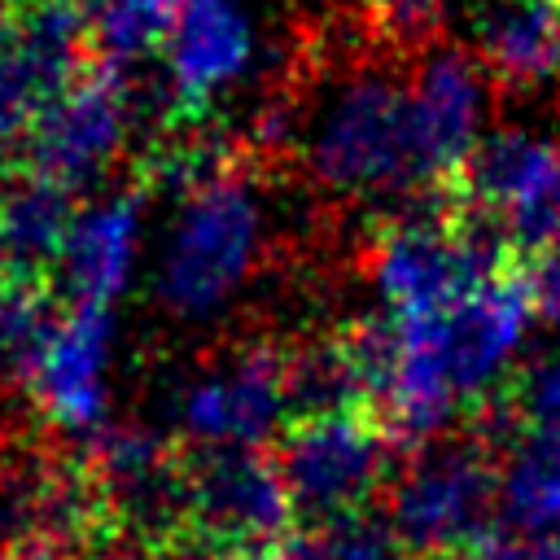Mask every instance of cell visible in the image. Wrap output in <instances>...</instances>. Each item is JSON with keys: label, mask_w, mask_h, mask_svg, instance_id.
Masks as SVG:
<instances>
[{"label": "cell", "mask_w": 560, "mask_h": 560, "mask_svg": "<svg viewBox=\"0 0 560 560\" xmlns=\"http://www.w3.org/2000/svg\"><path fill=\"white\" fill-rule=\"evenodd\" d=\"M13 267H9V254H4V245H0V306H4V298H9V289H13Z\"/></svg>", "instance_id": "ffe728a7"}, {"label": "cell", "mask_w": 560, "mask_h": 560, "mask_svg": "<svg viewBox=\"0 0 560 560\" xmlns=\"http://www.w3.org/2000/svg\"><path fill=\"white\" fill-rule=\"evenodd\" d=\"M529 280H534V306H538V315L560 328V236L534 258Z\"/></svg>", "instance_id": "e0dca14e"}, {"label": "cell", "mask_w": 560, "mask_h": 560, "mask_svg": "<svg viewBox=\"0 0 560 560\" xmlns=\"http://www.w3.org/2000/svg\"><path fill=\"white\" fill-rule=\"evenodd\" d=\"M249 57V26L232 9V0H188L179 9V22L166 39V66H171V122L188 127L206 101L228 88Z\"/></svg>", "instance_id": "30bf717a"}, {"label": "cell", "mask_w": 560, "mask_h": 560, "mask_svg": "<svg viewBox=\"0 0 560 560\" xmlns=\"http://www.w3.org/2000/svg\"><path fill=\"white\" fill-rule=\"evenodd\" d=\"M486 74L464 48H424L411 74V109H416V144L438 192L477 149V122L486 101Z\"/></svg>", "instance_id": "ba28073f"}, {"label": "cell", "mask_w": 560, "mask_h": 560, "mask_svg": "<svg viewBox=\"0 0 560 560\" xmlns=\"http://www.w3.org/2000/svg\"><path fill=\"white\" fill-rule=\"evenodd\" d=\"M136 210L131 201H109L79 214L66 254L52 271V293L66 306H109L131 271Z\"/></svg>", "instance_id": "4fadbf2b"}, {"label": "cell", "mask_w": 560, "mask_h": 560, "mask_svg": "<svg viewBox=\"0 0 560 560\" xmlns=\"http://www.w3.org/2000/svg\"><path fill=\"white\" fill-rule=\"evenodd\" d=\"M127 136V88L122 70L105 61H88L79 79L48 101V109L35 118V127L22 140L18 166L35 171L39 179L79 192L88 179H96Z\"/></svg>", "instance_id": "8992f818"}, {"label": "cell", "mask_w": 560, "mask_h": 560, "mask_svg": "<svg viewBox=\"0 0 560 560\" xmlns=\"http://www.w3.org/2000/svg\"><path fill=\"white\" fill-rule=\"evenodd\" d=\"M398 438L368 407L289 416L276 433V468L293 516L306 529H332L372 512L398 477Z\"/></svg>", "instance_id": "3957f363"}, {"label": "cell", "mask_w": 560, "mask_h": 560, "mask_svg": "<svg viewBox=\"0 0 560 560\" xmlns=\"http://www.w3.org/2000/svg\"><path fill=\"white\" fill-rule=\"evenodd\" d=\"M0 560H70L66 551L48 547V542H4L0 547Z\"/></svg>", "instance_id": "d6986e66"}, {"label": "cell", "mask_w": 560, "mask_h": 560, "mask_svg": "<svg viewBox=\"0 0 560 560\" xmlns=\"http://www.w3.org/2000/svg\"><path fill=\"white\" fill-rule=\"evenodd\" d=\"M74 223V192L39 179L26 166H13L0 179V245L9 254L13 276L52 284Z\"/></svg>", "instance_id": "7c38bea8"}, {"label": "cell", "mask_w": 560, "mask_h": 560, "mask_svg": "<svg viewBox=\"0 0 560 560\" xmlns=\"http://www.w3.org/2000/svg\"><path fill=\"white\" fill-rule=\"evenodd\" d=\"M184 0H109L88 18V52L92 61L122 66L140 52H153L171 39Z\"/></svg>", "instance_id": "9a60e30c"}, {"label": "cell", "mask_w": 560, "mask_h": 560, "mask_svg": "<svg viewBox=\"0 0 560 560\" xmlns=\"http://www.w3.org/2000/svg\"><path fill=\"white\" fill-rule=\"evenodd\" d=\"M280 468L258 446H184L175 560H249L298 529Z\"/></svg>", "instance_id": "277c9868"}, {"label": "cell", "mask_w": 560, "mask_h": 560, "mask_svg": "<svg viewBox=\"0 0 560 560\" xmlns=\"http://www.w3.org/2000/svg\"><path fill=\"white\" fill-rule=\"evenodd\" d=\"M267 560H328V547H324V534L302 529V534L284 538L280 547H271Z\"/></svg>", "instance_id": "ac0fdd59"}, {"label": "cell", "mask_w": 560, "mask_h": 560, "mask_svg": "<svg viewBox=\"0 0 560 560\" xmlns=\"http://www.w3.org/2000/svg\"><path fill=\"white\" fill-rule=\"evenodd\" d=\"M503 512L525 534L560 529V429H516L508 438Z\"/></svg>", "instance_id": "5bb4252c"}, {"label": "cell", "mask_w": 560, "mask_h": 560, "mask_svg": "<svg viewBox=\"0 0 560 560\" xmlns=\"http://www.w3.org/2000/svg\"><path fill=\"white\" fill-rule=\"evenodd\" d=\"M556 210H560V136H556Z\"/></svg>", "instance_id": "7402d4cb"}, {"label": "cell", "mask_w": 560, "mask_h": 560, "mask_svg": "<svg viewBox=\"0 0 560 560\" xmlns=\"http://www.w3.org/2000/svg\"><path fill=\"white\" fill-rule=\"evenodd\" d=\"M411 52L372 39L363 26L337 79L319 88L306 122L289 127V153H302L319 192L341 201H385L429 192L411 109Z\"/></svg>", "instance_id": "6da1fadb"}, {"label": "cell", "mask_w": 560, "mask_h": 560, "mask_svg": "<svg viewBox=\"0 0 560 560\" xmlns=\"http://www.w3.org/2000/svg\"><path fill=\"white\" fill-rule=\"evenodd\" d=\"M389 529L416 560H464L494 538L503 455L481 429L433 438L389 486Z\"/></svg>", "instance_id": "7a4b0ae2"}, {"label": "cell", "mask_w": 560, "mask_h": 560, "mask_svg": "<svg viewBox=\"0 0 560 560\" xmlns=\"http://www.w3.org/2000/svg\"><path fill=\"white\" fill-rule=\"evenodd\" d=\"M289 407V346L249 337L219 350L184 394V433L192 446H254L280 433Z\"/></svg>", "instance_id": "52a82bcc"}, {"label": "cell", "mask_w": 560, "mask_h": 560, "mask_svg": "<svg viewBox=\"0 0 560 560\" xmlns=\"http://www.w3.org/2000/svg\"><path fill=\"white\" fill-rule=\"evenodd\" d=\"M556 4H560V0H556Z\"/></svg>", "instance_id": "603a6c76"}, {"label": "cell", "mask_w": 560, "mask_h": 560, "mask_svg": "<svg viewBox=\"0 0 560 560\" xmlns=\"http://www.w3.org/2000/svg\"><path fill=\"white\" fill-rule=\"evenodd\" d=\"M70 4H74V9L83 13V18H92V13H96V9H105L109 0H70Z\"/></svg>", "instance_id": "44dd1931"}, {"label": "cell", "mask_w": 560, "mask_h": 560, "mask_svg": "<svg viewBox=\"0 0 560 560\" xmlns=\"http://www.w3.org/2000/svg\"><path fill=\"white\" fill-rule=\"evenodd\" d=\"M105 350H109V306H66L35 354V363L22 372L39 416L57 429L83 433L105 411Z\"/></svg>", "instance_id": "9c48e42d"}, {"label": "cell", "mask_w": 560, "mask_h": 560, "mask_svg": "<svg viewBox=\"0 0 560 560\" xmlns=\"http://www.w3.org/2000/svg\"><path fill=\"white\" fill-rule=\"evenodd\" d=\"M262 254V210L245 171H232L184 197L166 241L158 289L171 311L201 315L219 306Z\"/></svg>", "instance_id": "5b68a950"}, {"label": "cell", "mask_w": 560, "mask_h": 560, "mask_svg": "<svg viewBox=\"0 0 560 560\" xmlns=\"http://www.w3.org/2000/svg\"><path fill=\"white\" fill-rule=\"evenodd\" d=\"M464 560H560V529H551V534H521V538L494 534L490 542H481Z\"/></svg>", "instance_id": "2e32d148"}, {"label": "cell", "mask_w": 560, "mask_h": 560, "mask_svg": "<svg viewBox=\"0 0 560 560\" xmlns=\"http://www.w3.org/2000/svg\"><path fill=\"white\" fill-rule=\"evenodd\" d=\"M477 66L503 96L538 92L560 79V4L556 0H486L472 22Z\"/></svg>", "instance_id": "8fae6325"}]
</instances>
